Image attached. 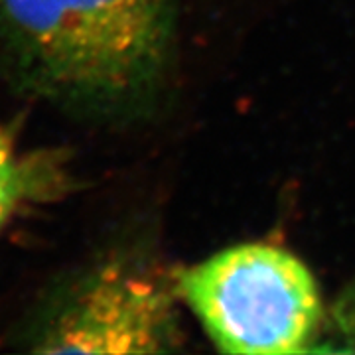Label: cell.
<instances>
[{"mask_svg": "<svg viewBox=\"0 0 355 355\" xmlns=\"http://www.w3.org/2000/svg\"><path fill=\"white\" fill-rule=\"evenodd\" d=\"M71 186L64 154L22 150L0 127V231L28 205L62 198Z\"/></svg>", "mask_w": 355, "mask_h": 355, "instance_id": "4", "label": "cell"}, {"mask_svg": "<svg viewBox=\"0 0 355 355\" xmlns=\"http://www.w3.org/2000/svg\"><path fill=\"white\" fill-rule=\"evenodd\" d=\"M180 300L225 354L314 352L324 304L308 266L268 243H243L176 272Z\"/></svg>", "mask_w": 355, "mask_h": 355, "instance_id": "2", "label": "cell"}, {"mask_svg": "<svg viewBox=\"0 0 355 355\" xmlns=\"http://www.w3.org/2000/svg\"><path fill=\"white\" fill-rule=\"evenodd\" d=\"M172 42V0H0V53L16 85L77 116L146 109Z\"/></svg>", "mask_w": 355, "mask_h": 355, "instance_id": "1", "label": "cell"}, {"mask_svg": "<svg viewBox=\"0 0 355 355\" xmlns=\"http://www.w3.org/2000/svg\"><path fill=\"white\" fill-rule=\"evenodd\" d=\"M176 275L113 253L46 296L24 334L34 354H164L182 343Z\"/></svg>", "mask_w": 355, "mask_h": 355, "instance_id": "3", "label": "cell"}, {"mask_svg": "<svg viewBox=\"0 0 355 355\" xmlns=\"http://www.w3.org/2000/svg\"><path fill=\"white\" fill-rule=\"evenodd\" d=\"M331 340L336 352H352L355 354V280L347 286L331 308Z\"/></svg>", "mask_w": 355, "mask_h": 355, "instance_id": "5", "label": "cell"}]
</instances>
